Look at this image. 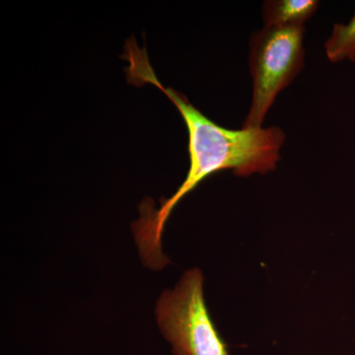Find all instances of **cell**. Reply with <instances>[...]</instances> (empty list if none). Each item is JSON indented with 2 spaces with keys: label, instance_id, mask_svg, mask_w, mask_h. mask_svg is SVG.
I'll return each mask as SVG.
<instances>
[{
  "label": "cell",
  "instance_id": "277c9868",
  "mask_svg": "<svg viewBox=\"0 0 355 355\" xmlns=\"http://www.w3.org/2000/svg\"><path fill=\"white\" fill-rule=\"evenodd\" d=\"M318 7L317 0H268L263 6V27H304Z\"/></svg>",
  "mask_w": 355,
  "mask_h": 355
},
{
  "label": "cell",
  "instance_id": "7a4b0ae2",
  "mask_svg": "<svg viewBox=\"0 0 355 355\" xmlns=\"http://www.w3.org/2000/svg\"><path fill=\"white\" fill-rule=\"evenodd\" d=\"M304 27H263L252 35L249 64L253 96L242 128H263L277 96L304 67Z\"/></svg>",
  "mask_w": 355,
  "mask_h": 355
},
{
  "label": "cell",
  "instance_id": "3957f363",
  "mask_svg": "<svg viewBox=\"0 0 355 355\" xmlns=\"http://www.w3.org/2000/svg\"><path fill=\"white\" fill-rule=\"evenodd\" d=\"M156 318L174 355H230L205 304L198 268L184 272L174 289L163 292Z\"/></svg>",
  "mask_w": 355,
  "mask_h": 355
},
{
  "label": "cell",
  "instance_id": "5b68a950",
  "mask_svg": "<svg viewBox=\"0 0 355 355\" xmlns=\"http://www.w3.org/2000/svg\"><path fill=\"white\" fill-rule=\"evenodd\" d=\"M324 51L331 62H355V12L347 24L334 26L330 38L324 43Z\"/></svg>",
  "mask_w": 355,
  "mask_h": 355
},
{
  "label": "cell",
  "instance_id": "6da1fadb",
  "mask_svg": "<svg viewBox=\"0 0 355 355\" xmlns=\"http://www.w3.org/2000/svg\"><path fill=\"white\" fill-rule=\"evenodd\" d=\"M123 57L128 62V83L153 84L162 91L176 106L188 130L190 168L186 179L171 198L161 200L159 209H153V202H142L140 218L132 224L144 266L160 270L170 263L162 252L165 224L182 198L216 173L231 170L236 176L248 177L277 169L286 135L277 127L228 130L209 120L186 96L160 83L146 49H140L133 37L125 42Z\"/></svg>",
  "mask_w": 355,
  "mask_h": 355
}]
</instances>
